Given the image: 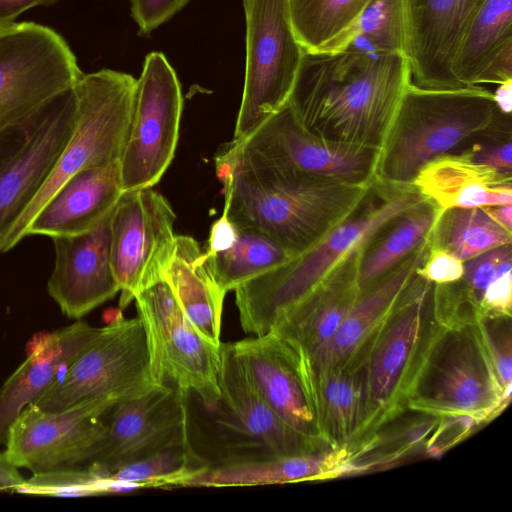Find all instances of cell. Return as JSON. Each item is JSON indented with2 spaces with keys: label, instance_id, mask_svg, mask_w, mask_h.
I'll list each match as a JSON object with an SVG mask.
<instances>
[{
  "label": "cell",
  "instance_id": "1",
  "mask_svg": "<svg viewBox=\"0 0 512 512\" xmlns=\"http://www.w3.org/2000/svg\"><path fill=\"white\" fill-rule=\"evenodd\" d=\"M411 80L403 54L304 50L288 103L310 132L380 151Z\"/></svg>",
  "mask_w": 512,
  "mask_h": 512
},
{
  "label": "cell",
  "instance_id": "2",
  "mask_svg": "<svg viewBox=\"0 0 512 512\" xmlns=\"http://www.w3.org/2000/svg\"><path fill=\"white\" fill-rule=\"evenodd\" d=\"M216 173L224 186L227 218L236 226L267 234L294 256L350 217L375 183L285 176L225 149L216 157Z\"/></svg>",
  "mask_w": 512,
  "mask_h": 512
},
{
  "label": "cell",
  "instance_id": "3",
  "mask_svg": "<svg viewBox=\"0 0 512 512\" xmlns=\"http://www.w3.org/2000/svg\"><path fill=\"white\" fill-rule=\"evenodd\" d=\"M220 396L203 404L184 392L185 436L194 458L205 468L262 461L329 448L283 421L258 390L248 368L221 343Z\"/></svg>",
  "mask_w": 512,
  "mask_h": 512
},
{
  "label": "cell",
  "instance_id": "4",
  "mask_svg": "<svg viewBox=\"0 0 512 512\" xmlns=\"http://www.w3.org/2000/svg\"><path fill=\"white\" fill-rule=\"evenodd\" d=\"M380 185L382 189L374 183L362 205L312 247L234 290L244 332L253 336L269 332L281 316L388 225L425 201L413 186Z\"/></svg>",
  "mask_w": 512,
  "mask_h": 512
},
{
  "label": "cell",
  "instance_id": "5",
  "mask_svg": "<svg viewBox=\"0 0 512 512\" xmlns=\"http://www.w3.org/2000/svg\"><path fill=\"white\" fill-rule=\"evenodd\" d=\"M510 116L498 109L493 93L478 85L424 88L411 83L379 151L375 181L412 186L425 164L506 131Z\"/></svg>",
  "mask_w": 512,
  "mask_h": 512
},
{
  "label": "cell",
  "instance_id": "6",
  "mask_svg": "<svg viewBox=\"0 0 512 512\" xmlns=\"http://www.w3.org/2000/svg\"><path fill=\"white\" fill-rule=\"evenodd\" d=\"M434 284L417 274L373 341L363 364L365 416L354 450L407 411V401L441 325Z\"/></svg>",
  "mask_w": 512,
  "mask_h": 512
},
{
  "label": "cell",
  "instance_id": "7",
  "mask_svg": "<svg viewBox=\"0 0 512 512\" xmlns=\"http://www.w3.org/2000/svg\"><path fill=\"white\" fill-rule=\"evenodd\" d=\"M137 79L112 69L82 74L73 87V132L55 166L28 209L9 233L2 252L15 247L41 207L75 173L119 162L130 126Z\"/></svg>",
  "mask_w": 512,
  "mask_h": 512
},
{
  "label": "cell",
  "instance_id": "8",
  "mask_svg": "<svg viewBox=\"0 0 512 512\" xmlns=\"http://www.w3.org/2000/svg\"><path fill=\"white\" fill-rule=\"evenodd\" d=\"M476 320L437 330L411 389L407 410L436 417H469L478 424L509 401Z\"/></svg>",
  "mask_w": 512,
  "mask_h": 512
},
{
  "label": "cell",
  "instance_id": "9",
  "mask_svg": "<svg viewBox=\"0 0 512 512\" xmlns=\"http://www.w3.org/2000/svg\"><path fill=\"white\" fill-rule=\"evenodd\" d=\"M225 150L285 176L354 184L375 181L379 156L377 150L334 142L310 132L288 102Z\"/></svg>",
  "mask_w": 512,
  "mask_h": 512
},
{
  "label": "cell",
  "instance_id": "10",
  "mask_svg": "<svg viewBox=\"0 0 512 512\" xmlns=\"http://www.w3.org/2000/svg\"><path fill=\"white\" fill-rule=\"evenodd\" d=\"M82 74L54 29L30 21L0 28V131L72 89Z\"/></svg>",
  "mask_w": 512,
  "mask_h": 512
},
{
  "label": "cell",
  "instance_id": "11",
  "mask_svg": "<svg viewBox=\"0 0 512 512\" xmlns=\"http://www.w3.org/2000/svg\"><path fill=\"white\" fill-rule=\"evenodd\" d=\"M134 301L153 382L176 386L194 393L203 404H214L220 396L221 345L200 336L164 280L143 289Z\"/></svg>",
  "mask_w": 512,
  "mask_h": 512
},
{
  "label": "cell",
  "instance_id": "12",
  "mask_svg": "<svg viewBox=\"0 0 512 512\" xmlns=\"http://www.w3.org/2000/svg\"><path fill=\"white\" fill-rule=\"evenodd\" d=\"M155 385L143 326L137 316L126 319L120 313L100 328L92 342L32 404L45 411H60L102 395L120 400L135 397Z\"/></svg>",
  "mask_w": 512,
  "mask_h": 512
},
{
  "label": "cell",
  "instance_id": "13",
  "mask_svg": "<svg viewBox=\"0 0 512 512\" xmlns=\"http://www.w3.org/2000/svg\"><path fill=\"white\" fill-rule=\"evenodd\" d=\"M75 117L72 88L0 131V253L52 173L73 132Z\"/></svg>",
  "mask_w": 512,
  "mask_h": 512
},
{
  "label": "cell",
  "instance_id": "14",
  "mask_svg": "<svg viewBox=\"0 0 512 512\" xmlns=\"http://www.w3.org/2000/svg\"><path fill=\"white\" fill-rule=\"evenodd\" d=\"M243 5L246 71L233 140L247 136L288 102L304 51L289 0H243Z\"/></svg>",
  "mask_w": 512,
  "mask_h": 512
},
{
  "label": "cell",
  "instance_id": "15",
  "mask_svg": "<svg viewBox=\"0 0 512 512\" xmlns=\"http://www.w3.org/2000/svg\"><path fill=\"white\" fill-rule=\"evenodd\" d=\"M183 99L174 68L160 52L145 57L133 111L119 159L124 191L151 188L173 160Z\"/></svg>",
  "mask_w": 512,
  "mask_h": 512
},
{
  "label": "cell",
  "instance_id": "16",
  "mask_svg": "<svg viewBox=\"0 0 512 512\" xmlns=\"http://www.w3.org/2000/svg\"><path fill=\"white\" fill-rule=\"evenodd\" d=\"M119 401L116 396L102 395L60 411L30 404L9 429L6 456L15 467L33 474L88 463L107 431L101 417Z\"/></svg>",
  "mask_w": 512,
  "mask_h": 512
},
{
  "label": "cell",
  "instance_id": "17",
  "mask_svg": "<svg viewBox=\"0 0 512 512\" xmlns=\"http://www.w3.org/2000/svg\"><path fill=\"white\" fill-rule=\"evenodd\" d=\"M175 220L169 201L152 187L122 194L110 222L111 262L121 309L162 280L175 247Z\"/></svg>",
  "mask_w": 512,
  "mask_h": 512
},
{
  "label": "cell",
  "instance_id": "18",
  "mask_svg": "<svg viewBox=\"0 0 512 512\" xmlns=\"http://www.w3.org/2000/svg\"><path fill=\"white\" fill-rule=\"evenodd\" d=\"M232 346L274 412L297 432L329 446L321 428L317 375L303 346L274 330Z\"/></svg>",
  "mask_w": 512,
  "mask_h": 512
},
{
  "label": "cell",
  "instance_id": "19",
  "mask_svg": "<svg viewBox=\"0 0 512 512\" xmlns=\"http://www.w3.org/2000/svg\"><path fill=\"white\" fill-rule=\"evenodd\" d=\"M105 437L87 467L106 477L184 439V392L173 385H155L120 400L111 408Z\"/></svg>",
  "mask_w": 512,
  "mask_h": 512
},
{
  "label": "cell",
  "instance_id": "20",
  "mask_svg": "<svg viewBox=\"0 0 512 512\" xmlns=\"http://www.w3.org/2000/svg\"><path fill=\"white\" fill-rule=\"evenodd\" d=\"M112 212L85 233L52 238L55 260L47 291L68 318L80 320L120 292L111 262Z\"/></svg>",
  "mask_w": 512,
  "mask_h": 512
},
{
  "label": "cell",
  "instance_id": "21",
  "mask_svg": "<svg viewBox=\"0 0 512 512\" xmlns=\"http://www.w3.org/2000/svg\"><path fill=\"white\" fill-rule=\"evenodd\" d=\"M483 0H403L406 58L416 85L460 86L452 61L460 39Z\"/></svg>",
  "mask_w": 512,
  "mask_h": 512
},
{
  "label": "cell",
  "instance_id": "22",
  "mask_svg": "<svg viewBox=\"0 0 512 512\" xmlns=\"http://www.w3.org/2000/svg\"><path fill=\"white\" fill-rule=\"evenodd\" d=\"M428 251V239L386 276L362 291L315 364L317 378L327 372L364 364L383 324L417 276Z\"/></svg>",
  "mask_w": 512,
  "mask_h": 512
},
{
  "label": "cell",
  "instance_id": "23",
  "mask_svg": "<svg viewBox=\"0 0 512 512\" xmlns=\"http://www.w3.org/2000/svg\"><path fill=\"white\" fill-rule=\"evenodd\" d=\"M124 192L119 162L83 169L66 180L41 207L25 237L85 233L113 211Z\"/></svg>",
  "mask_w": 512,
  "mask_h": 512
},
{
  "label": "cell",
  "instance_id": "24",
  "mask_svg": "<svg viewBox=\"0 0 512 512\" xmlns=\"http://www.w3.org/2000/svg\"><path fill=\"white\" fill-rule=\"evenodd\" d=\"M99 331L76 320L40 337L25 361L0 387V445H5L9 429L22 410L40 397Z\"/></svg>",
  "mask_w": 512,
  "mask_h": 512
},
{
  "label": "cell",
  "instance_id": "25",
  "mask_svg": "<svg viewBox=\"0 0 512 512\" xmlns=\"http://www.w3.org/2000/svg\"><path fill=\"white\" fill-rule=\"evenodd\" d=\"M412 186L439 212L512 203V174L475 162L463 149L425 164Z\"/></svg>",
  "mask_w": 512,
  "mask_h": 512
},
{
  "label": "cell",
  "instance_id": "26",
  "mask_svg": "<svg viewBox=\"0 0 512 512\" xmlns=\"http://www.w3.org/2000/svg\"><path fill=\"white\" fill-rule=\"evenodd\" d=\"M361 254L362 251L336 269L271 329L299 342L314 367L361 293L358 285Z\"/></svg>",
  "mask_w": 512,
  "mask_h": 512
},
{
  "label": "cell",
  "instance_id": "27",
  "mask_svg": "<svg viewBox=\"0 0 512 512\" xmlns=\"http://www.w3.org/2000/svg\"><path fill=\"white\" fill-rule=\"evenodd\" d=\"M348 447L321 450L262 461L205 468L182 487H240L326 480L352 473Z\"/></svg>",
  "mask_w": 512,
  "mask_h": 512
},
{
  "label": "cell",
  "instance_id": "28",
  "mask_svg": "<svg viewBox=\"0 0 512 512\" xmlns=\"http://www.w3.org/2000/svg\"><path fill=\"white\" fill-rule=\"evenodd\" d=\"M162 280L200 336L210 344L220 346L226 292L211 275L204 252L193 237L176 236L174 251Z\"/></svg>",
  "mask_w": 512,
  "mask_h": 512
},
{
  "label": "cell",
  "instance_id": "29",
  "mask_svg": "<svg viewBox=\"0 0 512 512\" xmlns=\"http://www.w3.org/2000/svg\"><path fill=\"white\" fill-rule=\"evenodd\" d=\"M512 44V0H483L457 46L452 74L460 86H475L489 62Z\"/></svg>",
  "mask_w": 512,
  "mask_h": 512
},
{
  "label": "cell",
  "instance_id": "30",
  "mask_svg": "<svg viewBox=\"0 0 512 512\" xmlns=\"http://www.w3.org/2000/svg\"><path fill=\"white\" fill-rule=\"evenodd\" d=\"M439 211L425 200L388 225L362 251L358 285L364 291L386 276L422 245L432 231Z\"/></svg>",
  "mask_w": 512,
  "mask_h": 512
},
{
  "label": "cell",
  "instance_id": "31",
  "mask_svg": "<svg viewBox=\"0 0 512 512\" xmlns=\"http://www.w3.org/2000/svg\"><path fill=\"white\" fill-rule=\"evenodd\" d=\"M317 380L323 437L330 447L350 449L365 416L363 365L330 371Z\"/></svg>",
  "mask_w": 512,
  "mask_h": 512
},
{
  "label": "cell",
  "instance_id": "32",
  "mask_svg": "<svg viewBox=\"0 0 512 512\" xmlns=\"http://www.w3.org/2000/svg\"><path fill=\"white\" fill-rule=\"evenodd\" d=\"M236 227L237 237L229 249L213 255L204 252L208 270L226 293L295 257L267 234Z\"/></svg>",
  "mask_w": 512,
  "mask_h": 512
},
{
  "label": "cell",
  "instance_id": "33",
  "mask_svg": "<svg viewBox=\"0 0 512 512\" xmlns=\"http://www.w3.org/2000/svg\"><path fill=\"white\" fill-rule=\"evenodd\" d=\"M370 0H289L295 35L307 51L342 49Z\"/></svg>",
  "mask_w": 512,
  "mask_h": 512
},
{
  "label": "cell",
  "instance_id": "34",
  "mask_svg": "<svg viewBox=\"0 0 512 512\" xmlns=\"http://www.w3.org/2000/svg\"><path fill=\"white\" fill-rule=\"evenodd\" d=\"M428 244L466 262L512 244V233L496 223L483 208H452L439 212Z\"/></svg>",
  "mask_w": 512,
  "mask_h": 512
},
{
  "label": "cell",
  "instance_id": "35",
  "mask_svg": "<svg viewBox=\"0 0 512 512\" xmlns=\"http://www.w3.org/2000/svg\"><path fill=\"white\" fill-rule=\"evenodd\" d=\"M205 469L192 455L186 437L105 477L107 492L136 488L182 487Z\"/></svg>",
  "mask_w": 512,
  "mask_h": 512
},
{
  "label": "cell",
  "instance_id": "36",
  "mask_svg": "<svg viewBox=\"0 0 512 512\" xmlns=\"http://www.w3.org/2000/svg\"><path fill=\"white\" fill-rule=\"evenodd\" d=\"M346 47L406 56L403 0H370L343 48Z\"/></svg>",
  "mask_w": 512,
  "mask_h": 512
},
{
  "label": "cell",
  "instance_id": "37",
  "mask_svg": "<svg viewBox=\"0 0 512 512\" xmlns=\"http://www.w3.org/2000/svg\"><path fill=\"white\" fill-rule=\"evenodd\" d=\"M17 492L49 496H84L107 493L105 477L85 468L65 467L35 473Z\"/></svg>",
  "mask_w": 512,
  "mask_h": 512
},
{
  "label": "cell",
  "instance_id": "38",
  "mask_svg": "<svg viewBox=\"0 0 512 512\" xmlns=\"http://www.w3.org/2000/svg\"><path fill=\"white\" fill-rule=\"evenodd\" d=\"M476 323L500 385L505 394L511 397V316L478 314Z\"/></svg>",
  "mask_w": 512,
  "mask_h": 512
},
{
  "label": "cell",
  "instance_id": "39",
  "mask_svg": "<svg viewBox=\"0 0 512 512\" xmlns=\"http://www.w3.org/2000/svg\"><path fill=\"white\" fill-rule=\"evenodd\" d=\"M512 270L511 244L485 252L465 262L461 292L479 312L487 287L501 274Z\"/></svg>",
  "mask_w": 512,
  "mask_h": 512
},
{
  "label": "cell",
  "instance_id": "40",
  "mask_svg": "<svg viewBox=\"0 0 512 512\" xmlns=\"http://www.w3.org/2000/svg\"><path fill=\"white\" fill-rule=\"evenodd\" d=\"M511 130L488 135L470 144L465 150L477 163L512 174Z\"/></svg>",
  "mask_w": 512,
  "mask_h": 512
},
{
  "label": "cell",
  "instance_id": "41",
  "mask_svg": "<svg viewBox=\"0 0 512 512\" xmlns=\"http://www.w3.org/2000/svg\"><path fill=\"white\" fill-rule=\"evenodd\" d=\"M465 271V262L450 252L431 247L422 264L417 269V274L435 285H445L458 282Z\"/></svg>",
  "mask_w": 512,
  "mask_h": 512
},
{
  "label": "cell",
  "instance_id": "42",
  "mask_svg": "<svg viewBox=\"0 0 512 512\" xmlns=\"http://www.w3.org/2000/svg\"><path fill=\"white\" fill-rule=\"evenodd\" d=\"M189 0H131V15L141 34L155 28L179 12Z\"/></svg>",
  "mask_w": 512,
  "mask_h": 512
},
{
  "label": "cell",
  "instance_id": "43",
  "mask_svg": "<svg viewBox=\"0 0 512 512\" xmlns=\"http://www.w3.org/2000/svg\"><path fill=\"white\" fill-rule=\"evenodd\" d=\"M512 270L498 276L485 290L478 314L511 316Z\"/></svg>",
  "mask_w": 512,
  "mask_h": 512
},
{
  "label": "cell",
  "instance_id": "44",
  "mask_svg": "<svg viewBox=\"0 0 512 512\" xmlns=\"http://www.w3.org/2000/svg\"><path fill=\"white\" fill-rule=\"evenodd\" d=\"M237 237V227L223 213L211 226L207 242L206 255L229 249Z\"/></svg>",
  "mask_w": 512,
  "mask_h": 512
},
{
  "label": "cell",
  "instance_id": "45",
  "mask_svg": "<svg viewBox=\"0 0 512 512\" xmlns=\"http://www.w3.org/2000/svg\"><path fill=\"white\" fill-rule=\"evenodd\" d=\"M512 80V44L496 55L480 75L477 85L501 84Z\"/></svg>",
  "mask_w": 512,
  "mask_h": 512
},
{
  "label": "cell",
  "instance_id": "46",
  "mask_svg": "<svg viewBox=\"0 0 512 512\" xmlns=\"http://www.w3.org/2000/svg\"><path fill=\"white\" fill-rule=\"evenodd\" d=\"M59 0H0V28L9 26L27 10L43 6L50 7Z\"/></svg>",
  "mask_w": 512,
  "mask_h": 512
},
{
  "label": "cell",
  "instance_id": "47",
  "mask_svg": "<svg viewBox=\"0 0 512 512\" xmlns=\"http://www.w3.org/2000/svg\"><path fill=\"white\" fill-rule=\"evenodd\" d=\"M25 478L7 458L5 451H0V491H18Z\"/></svg>",
  "mask_w": 512,
  "mask_h": 512
},
{
  "label": "cell",
  "instance_id": "48",
  "mask_svg": "<svg viewBox=\"0 0 512 512\" xmlns=\"http://www.w3.org/2000/svg\"><path fill=\"white\" fill-rule=\"evenodd\" d=\"M483 210L500 226L512 233V203L483 207Z\"/></svg>",
  "mask_w": 512,
  "mask_h": 512
},
{
  "label": "cell",
  "instance_id": "49",
  "mask_svg": "<svg viewBox=\"0 0 512 512\" xmlns=\"http://www.w3.org/2000/svg\"><path fill=\"white\" fill-rule=\"evenodd\" d=\"M498 109L506 115H511L512 110V80L499 84L493 93Z\"/></svg>",
  "mask_w": 512,
  "mask_h": 512
}]
</instances>
